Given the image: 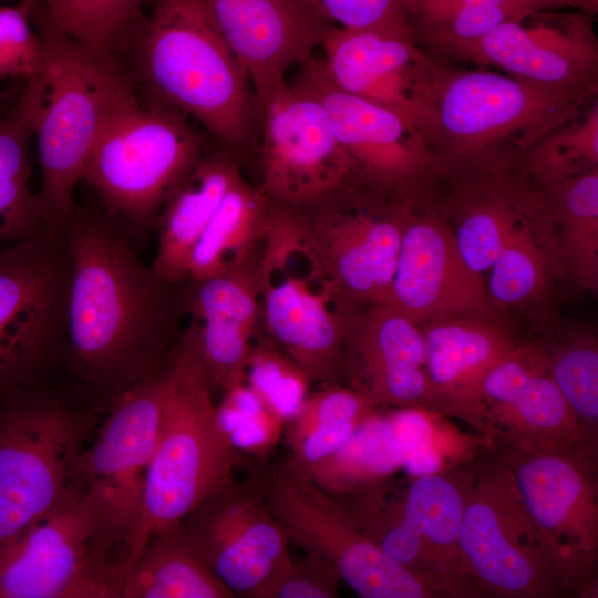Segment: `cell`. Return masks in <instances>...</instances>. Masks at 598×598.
Returning <instances> with one entry per match:
<instances>
[{"instance_id":"45","label":"cell","mask_w":598,"mask_h":598,"mask_svg":"<svg viewBox=\"0 0 598 598\" xmlns=\"http://www.w3.org/2000/svg\"><path fill=\"white\" fill-rule=\"evenodd\" d=\"M334 27L367 31L394 24L405 12L409 0H306Z\"/></svg>"},{"instance_id":"25","label":"cell","mask_w":598,"mask_h":598,"mask_svg":"<svg viewBox=\"0 0 598 598\" xmlns=\"http://www.w3.org/2000/svg\"><path fill=\"white\" fill-rule=\"evenodd\" d=\"M374 408H429L426 349L419 323L388 305L349 316L340 378Z\"/></svg>"},{"instance_id":"35","label":"cell","mask_w":598,"mask_h":598,"mask_svg":"<svg viewBox=\"0 0 598 598\" xmlns=\"http://www.w3.org/2000/svg\"><path fill=\"white\" fill-rule=\"evenodd\" d=\"M391 412L409 477L445 473L492 451L484 436L462 431L436 410L405 408Z\"/></svg>"},{"instance_id":"12","label":"cell","mask_w":598,"mask_h":598,"mask_svg":"<svg viewBox=\"0 0 598 598\" xmlns=\"http://www.w3.org/2000/svg\"><path fill=\"white\" fill-rule=\"evenodd\" d=\"M71 280L62 230L0 247V393L38 384L63 360Z\"/></svg>"},{"instance_id":"29","label":"cell","mask_w":598,"mask_h":598,"mask_svg":"<svg viewBox=\"0 0 598 598\" xmlns=\"http://www.w3.org/2000/svg\"><path fill=\"white\" fill-rule=\"evenodd\" d=\"M272 204L243 175L233 184L198 239L187 280H204L255 257L271 220Z\"/></svg>"},{"instance_id":"42","label":"cell","mask_w":598,"mask_h":598,"mask_svg":"<svg viewBox=\"0 0 598 598\" xmlns=\"http://www.w3.org/2000/svg\"><path fill=\"white\" fill-rule=\"evenodd\" d=\"M219 422L235 448L264 455L280 440L286 421L244 381L224 390Z\"/></svg>"},{"instance_id":"9","label":"cell","mask_w":598,"mask_h":598,"mask_svg":"<svg viewBox=\"0 0 598 598\" xmlns=\"http://www.w3.org/2000/svg\"><path fill=\"white\" fill-rule=\"evenodd\" d=\"M410 202L347 181L303 206H291L300 240L346 308L386 305Z\"/></svg>"},{"instance_id":"27","label":"cell","mask_w":598,"mask_h":598,"mask_svg":"<svg viewBox=\"0 0 598 598\" xmlns=\"http://www.w3.org/2000/svg\"><path fill=\"white\" fill-rule=\"evenodd\" d=\"M430 409L457 417L484 375L519 347L477 316L427 323L423 330Z\"/></svg>"},{"instance_id":"33","label":"cell","mask_w":598,"mask_h":598,"mask_svg":"<svg viewBox=\"0 0 598 598\" xmlns=\"http://www.w3.org/2000/svg\"><path fill=\"white\" fill-rule=\"evenodd\" d=\"M33 1L56 30L123 69V59L146 19L148 0Z\"/></svg>"},{"instance_id":"1","label":"cell","mask_w":598,"mask_h":598,"mask_svg":"<svg viewBox=\"0 0 598 598\" xmlns=\"http://www.w3.org/2000/svg\"><path fill=\"white\" fill-rule=\"evenodd\" d=\"M62 233L72 260L63 361L114 396L171 361L186 281L169 282L143 264L131 231L103 206H76Z\"/></svg>"},{"instance_id":"19","label":"cell","mask_w":598,"mask_h":598,"mask_svg":"<svg viewBox=\"0 0 598 598\" xmlns=\"http://www.w3.org/2000/svg\"><path fill=\"white\" fill-rule=\"evenodd\" d=\"M550 9L501 24L483 38L433 53L494 66L539 85L597 96L596 13Z\"/></svg>"},{"instance_id":"46","label":"cell","mask_w":598,"mask_h":598,"mask_svg":"<svg viewBox=\"0 0 598 598\" xmlns=\"http://www.w3.org/2000/svg\"><path fill=\"white\" fill-rule=\"evenodd\" d=\"M446 7H489L528 16L539 10L568 9L559 0H414V9Z\"/></svg>"},{"instance_id":"2","label":"cell","mask_w":598,"mask_h":598,"mask_svg":"<svg viewBox=\"0 0 598 598\" xmlns=\"http://www.w3.org/2000/svg\"><path fill=\"white\" fill-rule=\"evenodd\" d=\"M127 56L142 103L193 117L235 153L249 146L257 97L203 0H155Z\"/></svg>"},{"instance_id":"14","label":"cell","mask_w":598,"mask_h":598,"mask_svg":"<svg viewBox=\"0 0 598 598\" xmlns=\"http://www.w3.org/2000/svg\"><path fill=\"white\" fill-rule=\"evenodd\" d=\"M167 365L113 396L93 444L84 447L75 462L76 483L127 559L141 519L147 468L159 436Z\"/></svg>"},{"instance_id":"26","label":"cell","mask_w":598,"mask_h":598,"mask_svg":"<svg viewBox=\"0 0 598 598\" xmlns=\"http://www.w3.org/2000/svg\"><path fill=\"white\" fill-rule=\"evenodd\" d=\"M481 460L445 473L398 482L402 509L423 543L437 598L483 597L460 545L465 501Z\"/></svg>"},{"instance_id":"31","label":"cell","mask_w":598,"mask_h":598,"mask_svg":"<svg viewBox=\"0 0 598 598\" xmlns=\"http://www.w3.org/2000/svg\"><path fill=\"white\" fill-rule=\"evenodd\" d=\"M403 453L392 412L374 410L334 452L303 472L333 496L357 493L395 477Z\"/></svg>"},{"instance_id":"36","label":"cell","mask_w":598,"mask_h":598,"mask_svg":"<svg viewBox=\"0 0 598 598\" xmlns=\"http://www.w3.org/2000/svg\"><path fill=\"white\" fill-rule=\"evenodd\" d=\"M333 497L368 539L433 591V575L425 548L404 515L394 477L357 493Z\"/></svg>"},{"instance_id":"28","label":"cell","mask_w":598,"mask_h":598,"mask_svg":"<svg viewBox=\"0 0 598 598\" xmlns=\"http://www.w3.org/2000/svg\"><path fill=\"white\" fill-rule=\"evenodd\" d=\"M235 152L203 153L161 208L155 227L158 247L152 268L169 282L188 278L192 252L223 198L241 176Z\"/></svg>"},{"instance_id":"11","label":"cell","mask_w":598,"mask_h":598,"mask_svg":"<svg viewBox=\"0 0 598 598\" xmlns=\"http://www.w3.org/2000/svg\"><path fill=\"white\" fill-rule=\"evenodd\" d=\"M259 260L260 319L309 382H338L349 316L300 240L288 207L274 206Z\"/></svg>"},{"instance_id":"41","label":"cell","mask_w":598,"mask_h":598,"mask_svg":"<svg viewBox=\"0 0 598 598\" xmlns=\"http://www.w3.org/2000/svg\"><path fill=\"white\" fill-rule=\"evenodd\" d=\"M286 422L308 396L309 380L272 341L255 343L244 380Z\"/></svg>"},{"instance_id":"7","label":"cell","mask_w":598,"mask_h":598,"mask_svg":"<svg viewBox=\"0 0 598 598\" xmlns=\"http://www.w3.org/2000/svg\"><path fill=\"white\" fill-rule=\"evenodd\" d=\"M204 153L203 138L177 111L137 95L113 116L91 151L82 181L107 213L138 237Z\"/></svg>"},{"instance_id":"40","label":"cell","mask_w":598,"mask_h":598,"mask_svg":"<svg viewBox=\"0 0 598 598\" xmlns=\"http://www.w3.org/2000/svg\"><path fill=\"white\" fill-rule=\"evenodd\" d=\"M525 216L489 268L487 295L502 305L525 302L536 296L545 283V259L524 220Z\"/></svg>"},{"instance_id":"39","label":"cell","mask_w":598,"mask_h":598,"mask_svg":"<svg viewBox=\"0 0 598 598\" xmlns=\"http://www.w3.org/2000/svg\"><path fill=\"white\" fill-rule=\"evenodd\" d=\"M549 373L564 399L584 426L597 440L598 349L594 339H577L547 351Z\"/></svg>"},{"instance_id":"44","label":"cell","mask_w":598,"mask_h":598,"mask_svg":"<svg viewBox=\"0 0 598 598\" xmlns=\"http://www.w3.org/2000/svg\"><path fill=\"white\" fill-rule=\"evenodd\" d=\"M31 25L28 0L0 7V80L11 76L28 81L38 73L44 47Z\"/></svg>"},{"instance_id":"47","label":"cell","mask_w":598,"mask_h":598,"mask_svg":"<svg viewBox=\"0 0 598 598\" xmlns=\"http://www.w3.org/2000/svg\"><path fill=\"white\" fill-rule=\"evenodd\" d=\"M568 9L584 10L588 12H598V0H559Z\"/></svg>"},{"instance_id":"5","label":"cell","mask_w":598,"mask_h":598,"mask_svg":"<svg viewBox=\"0 0 598 598\" xmlns=\"http://www.w3.org/2000/svg\"><path fill=\"white\" fill-rule=\"evenodd\" d=\"M237 461V450L219 422L204 371L178 344L167 365L159 436L125 569L151 536L177 527L231 482Z\"/></svg>"},{"instance_id":"8","label":"cell","mask_w":598,"mask_h":598,"mask_svg":"<svg viewBox=\"0 0 598 598\" xmlns=\"http://www.w3.org/2000/svg\"><path fill=\"white\" fill-rule=\"evenodd\" d=\"M126 559L80 486L0 548V598H118Z\"/></svg>"},{"instance_id":"16","label":"cell","mask_w":598,"mask_h":598,"mask_svg":"<svg viewBox=\"0 0 598 598\" xmlns=\"http://www.w3.org/2000/svg\"><path fill=\"white\" fill-rule=\"evenodd\" d=\"M292 83L316 96L351 163L349 181L383 196L412 202L413 194L442 173L424 135L394 112L348 93L328 76L321 56L298 66Z\"/></svg>"},{"instance_id":"43","label":"cell","mask_w":598,"mask_h":598,"mask_svg":"<svg viewBox=\"0 0 598 598\" xmlns=\"http://www.w3.org/2000/svg\"><path fill=\"white\" fill-rule=\"evenodd\" d=\"M340 579L319 556L290 551L256 590L252 598H337Z\"/></svg>"},{"instance_id":"22","label":"cell","mask_w":598,"mask_h":598,"mask_svg":"<svg viewBox=\"0 0 598 598\" xmlns=\"http://www.w3.org/2000/svg\"><path fill=\"white\" fill-rule=\"evenodd\" d=\"M246 70L258 107L287 83V72L321 47L333 27L306 0H203Z\"/></svg>"},{"instance_id":"4","label":"cell","mask_w":598,"mask_h":598,"mask_svg":"<svg viewBox=\"0 0 598 598\" xmlns=\"http://www.w3.org/2000/svg\"><path fill=\"white\" fill-rule=\"evenodd\" d=\"M442 173L513 163L544 135L581 114L597 96L487 70L456 68L433 54Z\"/></svg>"},{"instance_id":"38","label":"cell","mask_w":598,"mask_h":598,"mask_svg":"<svg viewBox=\"0 0 598 598\" xmlns=\"http://www.w3.org/2000/svg\"><path fill=\"white\" fill-rule=\"evenodd\" d=\"M520 166L528 176L543 183L598 169V101L544 135L523 156Z\"/></svg>"},{"instance_id":"23","label":"cell","mask_w":598,"mask_h":598,"mask_svg":"<svg viewBox=\"0 0 598 598\" xmlns=\"http://www.w3.org/2000/svg\"><path fill=\"white\" fill-rule=\"evenodd\" d=\"M406 213L386 305L416 323L488 312L480 275L462 259L450 226L437 216Z\"/></svg>"},{"instance_id":"34","label":"cell","mask_w":598,"mask_h":598,"mask_svg":"<svg viewBox=\"0 0 598 598\" xmlns=\"http://www.w3.org/2000/svg\"><path fill=\"white\" fill-rule=\"evenodd\" d=\"M33 125L21 93L0 120V245H8L49 228L37 193L30 188L29 143Z\"/></svg>"},{"instance_id":"30","label":"cell","mask_w":598,"mask_h":598,"mask_svg":"<svg viewBox=\"0 0 598 598\" xmlns=\"http://www.w3.org/2000/svg\"><path fill=\"white\" fill-rule=\"evenodd\" d=\"M176 527L151 536L124 571L118 598H234Z\"/></svg>"},{"instance_id":"24","label":"cell","mask_w":598,"mask_h":598,"mask_svg":"<svg viewBox=\"0 0 598 598\" xmlns=\"http://www.w3.org/2000/svg\"><path fill=\"white\" fill-rule=\"evenodd\" d=\"M259 260L252 257L217 276L187 280L190 323L179 346L195 358L212 388L224 391L245 380L260 319Z\"/></svg>"},{"instance_id":"18","label":"cell","mask_w":598,"mask_h":598,"mask_svg":"<svg viewBox=\"0 0 598 598\" xmlns=\"http://www.w3.org/2000/svg\"><path fill=\"white\" fill-rule=\"evenodd\" d=\"M259 186L277 205L303 206L349 179L351 163L321 102L286 83L259 104Z\"/></svg>"},{"instance_id":"3","label":"cell","mask_w":598,"mask_h":598,"mask_svg":"<svg viewBox=\"0 0 598 598\" xmlns=\"http://www.w3.org/2000/svg\"><path fill=\"white\" fill-rule=\"evenodd\" d=\"M30 20L43 60L25 81L42 184L38 198L45 225L62 230L76 207L74 189L101 134L135 91L124 71L56 30L31 0Z\"/></svg>"},{"instance_id":"32","label":"cell","mask_w":598,"mask_h":598,"mask_svg":"<svg viewBox=\"0 0 598 598\" xmlns=\"http://www.w3.org/2000/svg\"><path fill=\"white\" fill-rule=\"evenodd\" d=\"M362 395L339 382H327L308 394L285 424L289 467L306 472L343 442L374 410Z\"/></svg>"},{"instance_id":"20","label":"cell","mask_w":598,"mask_h":598,"mask_svg":"<svg viewBox=\"0 0 598 598\" xmlns=\"http://www.w3.org/2000/svg\"><path fill=\"white\" fill-rule=\"evenodd\" d=\"M267 473L234 478L176 527L236 597L252 598L289 553V539L267 502Z\"/></svg>"},{"instance_id":"15","label":"cell","mask_w":598,"mask_h":598,"mask_svg":"<svg viewBox=\"0 0 598 598\" xmlns=\"http://www.w3.org/2000/svg\"><path fill=\"white\" fill-rule=\"evenodd\" d=\"M267 502L289 542L326 560L363 598H436L368 539L336 498L286 463L267 473Z\"/></svg>"},{"instance_id":"21","label":"cell","mask_w":598,"mask_h":598,"mask_svg":"<svg viewBox=\"0 0 598 598\" xmlns=\"http://www.w3.org/2000/svg\"><path fill=\"white\" fill-rule=\"evenodd\" d=\"M321 48L323 68L338 87L402 116L434 151L433 55L415 38L333 25Z\"/></svg>"},{"instance_id":"17","label":"cell","mask_w":598,"mask_h":598,"mask_svg":"<svg viewBox=\"0 0 598 598\" xmlns=\"http://www.w3.org/2000/svg\"><path fill=\"white\" fill-rule=\"evenodd\" d=\"M457 419L484 436L494 453L566 450L591 439L564 399L545 350L519 346L481 380Z\"/></svg>"},{"instance_id":"10","label":"cell","mask_w":598,"mask_h":598,"mask_svg":"<svg viewBox=\"0 0 598 598\" xmlns=\"http://www.w3.org/2000/svg\"><path fill=\"white\" fill-rule=\"evenodd\" d=\"M460 545L483 597L570 596L511 468L491 451L482 457L466 496Z\"/></svg>"},{"instance_id":"37","label":"cell","mask_w":598,"mask_h":598,"mask_svg":"<svg viewBox=\"0 0 598 598\" xmlns=\"http://www.w3.org/2000/svg\"><path fill=\"white\" fill-rule=\"evenodd\" d=\"M544 209L563 228V244L575 280L596 289L598 281V169L554 182H538Z\"/></svg>"},{"instance_id":"6","label":"cell","mask_w":598,"mask_h":598,"mask_svg":"<svg viewBox=\"0 0 598 598\" xmlns=\"http://www.w3.org/2000/svg\"><path fill=\"white\" fill-rule=\"evenodd\" d=\"M93 424L38 384L0 393V548L80 487L75 462Z\"/></svg>"},{"instance_id":"13","label":"cell","mask_w":598,"mask_h":598,"mask_svg":"<svg viewBox=\"0 0 598 598\" xmlns=\"http://www.w3.org/2000/svg\"><path fill=\"white\" fill-rule=\"evenodd\" d=\"M492 453L511 468L570 596L594 597L598 564L597 443L548 452Z\"/></svg>"}]
</instances>
